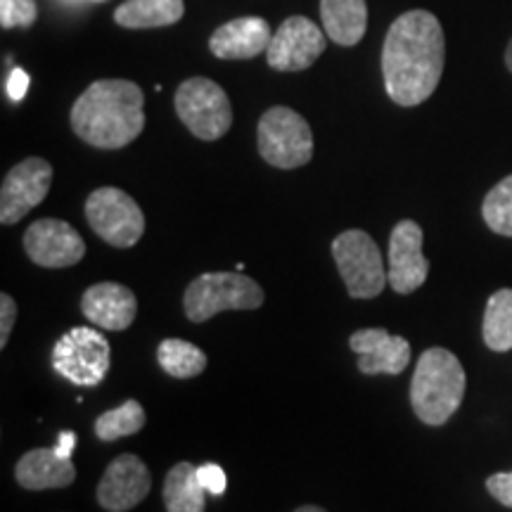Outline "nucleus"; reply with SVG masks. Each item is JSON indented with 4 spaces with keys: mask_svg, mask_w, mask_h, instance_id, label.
I'll return each instance as SVG.
<instances>
[{
    "mask_svg": "<svg viewBox=\"0 0 512 512\" xmlns=\"http://www.w3.org/2000/svg\"><path fill=\"white\" fill-rule=\"evenodd\" d=\"M486 491L505 508H512V472H496L486 479Z\"/></svg>",
    "mask_w": 512,
    "mask_h": 512,
    "instance_id": "c85d7f7f",
    "label": "nucleus"
},
{
    "mask_svg": "<svg viewBox=\"0 0 512 512\" xmlns=\"http://www.w3.org/2000/svg\"><path fill=\"white\" fill-rule=\"evenodd\" d=\"M36 0H0V27L29 29L36 22Z\"/></svg>",
    "mask_w": 512,
    "mask_h": 512,
    "instance_id": "a878e982",
    "label": "nucleus"
},
{
    "mask_svg": "<svg viewBox=\"0 0 512 512\" xmlns=\"http://www.w3.org/2000/svg\"><path fill=\"white\" fill-rule=\"evenodd\" d=\"M271 27L261 17L230 19L211 34L209 50L219 60H252L271 46Z\"/></svg>",
    "mask_w": 512,
    "mask_h": 512,
    "instance_id": "a211bd4d",
    "label": "nucleus"
},
{
    "mask_svg": "<svg viewBox=\"0 0 512 512\" xmlns=\"http://www.w3.org/2000/svg\"><path fill=\"white\" fill-rule=\"evenodd\" d=\"M93 3H102V0H93Z\"/></svg>",
    "mask_w": 512,
    "mask_h": 512,
    "instance_id": "473e14b6",
    "label": "nucleus"
},
{
    "mask_svg": "<svg viewBox=\"0 0 512 512\" xmlns=\"http://www.w3.org/2000/svg\"><path fill=\"white\" fill-rule=\"evenodd\" d=\"M505 64H508V69L512 72V41H510L508 50H505Z\"/></svg>",
    "mask_w": 512,
    "mask_h": 512,
    "instance_id": "2f4dec72",
    "label": "nucleus"
},
{
    "mask_svg": "<svg viewBox=\"0 0 512 512\" xmlns=\"http://www.w3.org/2000/svg\"><path fill=\"white\" fill-rule=\"evenodd\" d=\"M259 152L275 169H299L313 157L311 126L290 107H271L259 121Z\"/></svg>",
    "mask_w": 512,
    "mask_h": 512,
    "instance_id": "423d86ee",
    "label": "nucleus"
},
{
    "mask_svg": "<svg viewBox=\"0 0 512 512\" xmlns=\"http://www.w3.org/2000/svg\"><path fill=\"white\" fill-rule=\"evenodd\" d=\"M349 347L358 354V370L363 375H401L411 363L408 339L389 335L382 328L354 332Z\"/></svg>",
    "mask_w": 512,
    "mask_h": 512,
    "instance_id": "dca6fc26",
    "label": "nucleus"
},
{
    "mask_svg": "<svg viewBox=\"0 0 512 512\" xmlns=\"http://www.w3.org/2000/svg\"><path fill=\"white\" fill-rule=\"evenodd\" d=\"M204 486L192 463H178L164 479L166 512H204Z\"/></svg>",
    "mask_w": 512,
    "mask_h": 512,
    "instance_id": "412c9836",
    "label": "nucleus"
},
{
    "mask_svg": "<svg viewBox=\"0 0 512 512\" xmlns=\"http://www.w3.org/2000/svg\"><path fill=\"white\" fill-rule=\"evenodd\" d=\"M446 62V38L427 10L394 19L382 46L384 91L401 107H415L437 91Z\"/></svg>",
    "mask_w": 512,
    "mask_h": 512,
    "instance_id": "f257e3e1",
    "label": "nucleus"
},
{
    "mask_svg": "<svg viewBox=\"0 0 512 512\" xmlns=\"http://www.w3.org/2000/svg\"><path fill=\"white\" fill-rule=\"evenodd\" d=\"M197 477H200V484L204 486V491L207 494H214V496H223L226 494V472H223V467L214 465V463H207V465H200L197 467Z\"/></svg>",
    "mask_w": 512,
    "mask_h": 512,
    "instance_id": "bb28decb",
    "label": "nucleus"
},
{
    "mask_svg": "<svg viewBox=\"0 0 512 512\" xmlns=\"http://www.w3.org/2000/svg\"><path fill=\"white\" fill-rule=\"evenodd\" d=\"M152 475L133 453L114 458L98 484V503L107 512H128L150 494Z\"/></svg>",
    "mask_w": 512,
    "mask_h": 512,
    "instance_id": "4468645a",
    "label": "nucleus"
},
{
    "mask_svg": "<svg viewBox=\"0 0 512 512\" xmlns=\"http://www.w3.org/2000/svg\"><path fill=\"white\" fill-rule=\"evenodd\" d=\"M465 387V368L453 351L441 347L422 351L411 380V403L415 415L425 425H444L463 403Z\"/></svg>",
    "mask_w": 512,
    "mask_h": 512,
    "instance_id": "7ed1b4c3",
    "label": "nucleus"
},
{
    "mask_svg": "<svg viewBox=\"0 0 512 512\" xmlns=\"http://www.w3.org/2000/svg\"><path fill=\"white\" fill-rule=\"evenodd\" d=\"M15 318H17L15 299H12L8 292H3L0 294V349L8 347L10 332L15 328Z\"/></svg>",
    "mask_w": 512,
    "mask_h": 512,
    "instance_id": "cd10ccee",
    "label": "nucleus"
},
{
    "mask_svg": "<svg viewBox=\"0 0 512 512\" xmlns=\"http://www.w3.org/2000/svg\"><path fill=\"white\" fill-rule=\"evenodd\" d=\"M145 427V411L138 401L128 399L119 408L102 413L95 420V434L100 441H117L121 437H131Z\"/></svg>",
    "mask_w": 512,
    "mask_h": 512,
    "instance_id": "b1692460",
    "label": "nucleus"
},
{
    "mask_svg": "<svg viewBox=\"0 0 512 512\" xmlns=\"http://www.w3.org/2000/svg\"><path fill=\"white\" fill-rule=\"evenodd\" d=\"M328 46V34L309 17H287L271 38L266 50V60L278 72H302L309 69Z\"/></svg>",
    "mask_w": 512,
    "mask_h": 512,
    "instance_id": "9d476101",
    "label": "nucleus"
},
{
    "mask_svg": "<svg viewBox=\"0 0 512 512\" xmlns=\"http://www.w3.org/2000/svg\"><path fill=\"white\" fill-rule=\"evenodd\" d=\"M53 368L79 387H98L110 373V342L93 328H72L57 339Z\"/></svg>",
    "mask_w": 512,
    "mask_h": 512,
    "instance_id": "6e6552de",
    "label": "nucleus"
},
{
    "mask_svg": "<svg viewBox=\"0 0 512 512\" xmlns=\"http://www.w3.org/2000/svg\"><path fill=\"white\" fill-rule=\"evenodd\" d=\"M294 512H328V510L318 508V505H302V508H297Z\"/></svg>",
    "mask_w": 512,
    "mask_h": 512,
    "instance_id": "7c9ffc66",
    "label": "nucleus"
},
{
    "mask_svg": "<svg viewBox=\"0 0 512 512\" xmlns=\"http://www.w3.org/2000/svg\"><path fill=\"white\" fill-rule=\"evenodd\" d=\"M24 249L36 266L69 268L83 259L86 242L67 221L38 219L24 230Z\"/></svg>",
    "mask_w": 512,
    "mask_h": 512,
    "instance_id": "ddd939ff",
    "label": "nucleus"
},
{
    "mask_svg": "<svg viewBox=\"0 0 512 512\" xmlns=\"http://www.w3.org/2000/svg\"><path fill=\"white\" fill-rule=\"evenodd\" d=\"M29 83H31V79H29V74L24 72V69H19V67L12 69L10 79H8V95H10V100H15V102L22 100L24 93L29 91Z\"/></svg>",
    "mask_w": 512,
    "mask_h": 512,
    "instance_id": "c756f323",
    "label": "nucleus"
},
{
    "mask_svg": "<svg viewBox=\"0 0 512 512\" xmlns=\"http://www.w3.org/2000/svg\"><path fill=\"white\" fill-rule=\"evenodd\" d=\"M86 221L110 247H133L145 233L143 209L119 188H98L86 200Z\"/></svg>",
    "mask_w": 512,
    "mask_h": 512,
    "instance_id": "1a4fd4ad",
    "label": "nucleus"
},
{
    "mask_svg": "<svg viewBox=\"0 0 512 512\" xmlns=\"http://www.w3.org/2000/svg\"><path fill=\"white\" fill-rule=\"evenodd\" d=\"M145 93L126 79L95 81L72 107V128L98 150H121L145 128Z\"/></svg>",
    "mask_w": 512,
    "mask_h": 512,
    "instance_id": "f03ea898",
    "label": "nucleus"
},
{
    "mask_svg": "<svg viewBox=\"0 0 512 512\" xmlns=\"http://www.w3.org/2000/svg\"><path fill=\"white\" fill-rule=\"evenodd\" d=\"M482 216L494 233L512 238V176H505L484 197Z\"/></svg>",
    "mask_w": 512,
    "mask_h": 512,
    "instance_id": "393cba45",
    "label": "nucleus"
},
{
    "mask_svg": "<svg viewBox=\"0 0 512 512\" xmlns=\"http://www.w3.org/2000/svg\"><path fill=\"white\" fill-rule=\"evenodd\" d=\"M176 114L200 140H219L233 124V107L223 88L204 76H192L176 91Z\"/></svg>",
    "mask_w": 512,
    "mask_h": 512,
    "instance_id": "0eeeda50",
    "label": "nucleus"
},
{
    "mask_svg": "<svg viewBox=\"0 0 512 512\" xmlns=\"http://www.w3.org/2000/svg\"><path fill=\"white\" fill-rule=\"evenodd\" d=\"M337 271L347 285L349 297L375 299L389 283L377 242L366 230H344L332 240Z\"/></svg>",
    "mask_w": 512,
    "mask_h": 512,
    "instance_id": "39448f33",
    "label": "nucleus"
},
{
    "mask_svg": "<svg viewBox=\"0 0 512 512\" xmlns=\"http://www.w3.org/2000/svg\"><path fill=\"white\" fill-rule=\"evenodd\" d=\"M264 304V290L245 273H202L188 285L183 309L192 323H204L221 311H254Z\"/></svg>",
    "mask_w": 512,
    "mask_h": 512,
    "instance_id": "20e7f679",
    "label": "nucleus"
},
{
    "mask_svg": "<svg viewBox=\"0 0 512 512\" xmlns=\"http://www.w3.org/2000/svg\"><path fill=\"white\" fill-rule=\"evenodd\" d=\"M183 0H126L114 12V22L124 29H157L181 22Z\"/></svg>",
    "mask_w": 512,
    "mask_h": 512,
    "instance_id": "aec40b11",
    "label": "nucleus"
},
{
    "mask_svg": "<svg viewBox=\"0 0 512 512\" xmlns=\"http://www.w3.org/2000/svg\"><path fill=\"white\" fill-rule=\"evenodd\" d=\"M430 275V261L422 254V228L411 219L394 226L389 238V285L394 292L411 294Z\"/></svg>",
    "mask_w": 512,
    "mask_h": 512,
    "instance_id": "2eb2a0df",
    "label": "nucleus"
},
{
    "mask_svg": "<svg viewBox=\"0 0 512 512\" xmlns=\"http://www.w3.org/2000/svg\"><path fill=\"white\" fill-rule=\"evenodd\" d=\"M323 29L337 46H356L366 36L368 5L366 0H320Z\"/></svg>",
    "mask_w": 512,
    "mask_h": 512,
    "instance_id": "6ab92c4d",
    "label": "nucleus"
},
{
    "mask_svg": "<svg viewBox=\"0 0 512 512\" xmlns=\"http://www.w3.org/2000/svg\"><path fill=\"white\" fill-rule=\"evenodd\" d=\"M81 311L95 328L112 332L131 328L138 313L136 294L119 283H98L81 297Z\"/></svg>",
    "mask_w": 512,
    "mask_h": 512,
    "instance_id": "f3484780",
    "label": "nucleus"
},
{
    "mask_svg": "<svg viewBox=\"0 0 512 512\" xmlns=\"http://www.w3.org/2000/svg\"><path fill=\"white\" fill-rule=\"evenodd\" d=\"M76 448V434L64 430L57 437L53 448H34L24 453L15 467V477L19 486L29 491L64 489L72 486L76 479V467L72 463V453Z\"/></svg>",
    "mask_w": 512,
    "mask_h": 512,
    "instance_id": "f8f14e48",
    "label": "nucleus"
},
{
    "mask_svg": "<svg viewBox=\"0 0 512 512\" xmlns=\"http://www.w3.org/2000/svg\"><path fill=\"white\" fill-rule=\"evenodd\" d=\"M484 344L491 351L505 354L512 349V290L503 287L489 297L484 309Z\"/></svg>",
    "mask_w": 512,
    "mask_h": 512,
    "instance_id": "4be33fe9",
    "label": "nucleus"
},
{
    "mask_svg": "<svg viewBox=\"0 0 512 512\" xmlns=\"http://www.w3.org/2000/svg\"><path fill=\"white\" fill-rule=\"evenodd\" d=\"M159 366L176 380H190L207 370V354L185 339H164L157 349Z\"/></svg>",
    "mask_w": 512,
    "mask_h": 512,
    "instance_id": "5701e85b",
    "label": "nucleus"
},
{
    "mask_svg": "<svg viewBox=\"0 0 512 512\" xmlns=\"http://www.w3.org/2000/svg\"><path fill=\"white\" fill-rule=\"evenodd\" d=\"M53 166L41 157H29L12 166L0 188V223L15 226L48 197Z\"/></svg>",
    "mask_w": 512,
    "mask_h": 512,
    "instance_id": "9b49d317",
    "label": "nucleus"
}]
</instances>
